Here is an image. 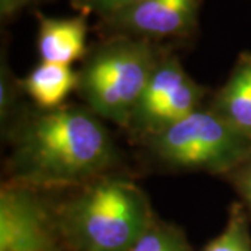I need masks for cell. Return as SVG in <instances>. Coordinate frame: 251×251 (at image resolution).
<instances>
[{
  "label": "cell",
  "instance_id": "ba28073f",
  "mask_svg": "<svg viewBox=\"0 0 251 251\" xmlns=\"http://www.w3.org/2000/svg\"><path fill=\"white\" fill-rule=\"evenodd\" d=\"M206 106L251 141V50L237 54L227 78Z\"/></svg>",
  "mask_w": 251,
  "mask_h": 251
},
{
  "label": "cell",
  "instance_id": "277c9868",
  "mask_svg": "<svg viewBox=\"0 0 251 251\" xmlns=\"http://www.w3.org/2000/svg\"><path fill=\"white\" fill-rule=\"evenodd\" d=\"M148 166L168 173L224 177L251 152V141L208 106L135 143Z\"/></svg>",
  "mask_w": 251,
  "mask_h": 251
},
{
  "label": "cell",
  "instance_id": "2e32d148",
  "mask_svg": "<svg viewBox=\"0 0 251 251\" xmlns=\"http://www.w3.org/2000/svg\"><path fill=\"white\" fill-rule=\"evenodd\" d=\"M31 7V0H0V20L1 23H9L18 14Z\"/></svg>",
  "mask_w": 251,
  "mask_h": 251
},
{
  "label": "cell",
  "instance_id": "7a4b0ae2",
  "mask_svg": "<svg viewBox=\"0 0 251 251\" xmlns=\"http://www.w3.org/2000/svg\"><path fill=\"white\" fill-rule=\"evenodd\" d=\"M48 194L64 251H130L155 216L126 171Z\"/></svg>",
  "mask_w": 251,
  "mask_h": 251
},
{
  "label": "cell",
  "instance_id": "e0dca14e",
  "mask_svg": "<svg viewBox=\"0 0 251 251\" xmlns=\"http://www.w3.org/2000/svg\"><path fill=\"white\" fill-rule=\"evenodd\" d=\"M46 1H52V0H31V6H36L39 3H46Z\"/></svg>",
  "mask_w": 251,
  "mask_h": 251
},
{
  "label": "cell",
  "instance_id": "52a82bcc",
  "mask_svg": "<svg viewBox=\"0 0 251 251\" xmlns=\"http://www.w3.org/2000/svg\"><path fill=\"white\" fill-rule=\"evenodd\" d=\"M36 52L39 62L72 66L82 60L90 48L87 44L90 31L88 16L77 13L70 17H49L36 13Z\"/></svg>",
  "mask_w": 251,
  "mask_h": 251
},
{
  "label": "cell",
  "instance_id": "8992f818",
  "mask_svg": "<svg viewBox=\"0 0 251 251\" xmlns=\"http://www.w3.org/2000/svg\"><path fill=\"white\" fill-rule=\"evenodd\" d=\"M204 0H141L97 20L98 36L123 35L172 46L194 39Z\"/></svg>",
  "mask_w": 251,
  "mask_h": 251
},
{
  "label": "cell",
  "instance_id": "6da1fadb",
  "mask_svg": "<svg viewBox=\"0 0 251 251\" xmlns=\"http://www.w3.org/2000/svg\"><path fill=\"white\" fill-rule=\"evenodd\" d=\"M103 122L81 102L54 109L31 102L3 137L9 147L3 180L56 193L125 172V153Z\"/></svg>",
  "mask_w": 251,
  "mask_h": 251
},
{
  "label": "cell",
  "instance_id": "5bb4252c",
  "mask_svg": "<svg viewBox=\"0 0 251 251\" xmlns=\"http://www.w3.org/2000/svg\"><path fill=\"white\" fill-rule=\"evenodd\" d=\"M225 179L237 193L247 214L251 218V152L225 175Z\"/></svg>",
  "mask_w": 251,
  "mask_h": 251
},
{
  "label": "cell",
  "instance_id": "3957f363",
  "mask_svg": "<svg viewBox=\"0 0 251 251\" xmlns=\"http://www.w3.org/2000/svg\"><path fill=\"white\" fill-rule=\"evenodd\" d=\"M172 46L123 35L98 36L77 70L81 103L123 130L155 67Z\"/></svg>",
  "mask_w": 251,
  "mask_h": 251
},
{
  "label": "cell",
  "instance_id": "7c38bea8",
  "mask_svg": "<svg viewBox=\"0 0 251 251\" xmlns=\"http://www.w3.org/2000/svg\"><path fill=\"white\" fill-rule=\"evenodd\" d=\"M130 251H194L179 225L155 215Z\"/></svg>",
  "mask_w": 251,
  "mask_h": 251
},
{
  "label": "cell",
  "instance_id": "8fae6325",
  "mask_svg": "<svg viewBox=\"0 0 251 251\" xmlns=\"http://www.w3.org/2000/svg\"><path fill=\"white\" fill-rule=\"evenodd\" d=\"M23 90L21 78L16 77L7 60V53L1 50L0 62V131L1 138L7 134L23 113L31 105Z\"/></svg>",
  "mask_w": 251,
  "mask_h": 251
},
{
  "label": "cell",
  "instance_id": "9c48e42d",
  "mask_svg": "<svg viewBox=\"0 0 251 251\" xmlns=\"http://www.w3.org/2000/svg\"><path fill=\"white\" fill-rule=\"evenodd\" d=\"M21 84L28 100L36 108L54 109L64 105L69 95L75 92L78 75L72 66L39 62L21 78Z\"/></svg>",
  "mask_w": 251,
  "mask_h": 251
},
{
  "label": "cell",
  "instance_id": "5b68a950",
  "mask_svg": "<svg viewBox=\"0 0 251 251\" xmlns=\"http://www.w3.org/2000/svg\"><path fill=\"white\" fill-rule=\"evenodd\" d=\"M208 95L209 90L186 72L172 48L155 67L125 131L138 143L205 106Z\"/></svg>",
  "mask_w": 251,
  "mask_h": 251
},
{
  "label": "cell",
  "instance_id": "30bf717a",
  "mask_svg": "<svg viewBox=\"0 0 251 251\" xmlns=\"http://www.w3.org/2000/svg\"><path fill=\"white\" fill-rule=\"evenodd\" d=\"M0 251H64L53 226L25 222L0 234Z\"/></svg>",
  "mask_w": 251,
  "mask_h": 251
},
{
  "label": "cell",
  "instance_id": "9a60e30c",
  "mask_svg": "<svg viewBox=\"0 0 251 251\" xmlns=\"http://www.w3.org/2000/svg\"><path fill=\"white\" fill-rule=\"evenodd\" d=\"M70 6L77 13L85 14L97 20L112 16L128 6H133L141 0H69Z\"/></svg>",
  "mask_w": 251,
  "mask_h": 251
},
{
  "label": "cell",
  "instance_id": "4fadbf2b",
  "mask_svg": "<svg viewBox=\"0 0 251 251\" xmlns=\"http://www.w3.org/2000/svg\"><path fill=\"white\" fill-rule=\"evenodd\" d=\"M202 251H251L249 214L242 202L230 205L224 230L206 243Z\"/></svg>",
  "mask_w": 251,
  "mask_h": 251
}]
</instances>
